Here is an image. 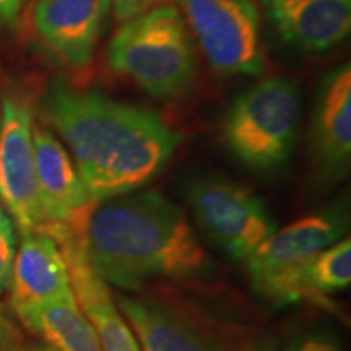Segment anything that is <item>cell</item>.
Wrapping results in <instances>:
<instances>
[{"mask_svg":"<svg viewBox=\"0 0 351 351\" xmlns=\"http://www.w3.org/2000/svg\"><path fill=\"white\" fill-rule=\"evenodd\" d=\"M106 62L112 72L160 101L189 95L199 70L197 44L181 10L171 3L124 21L108 44Z\"/></svg>","mask_w":351,"mask_h":351,"instance_id":"3","label":"cell"},{"mask_svg":"<svg viewBox=\"0 0 351 351\" xmlns=\"http://www.w3.org/2000/svg\"><path fill=\"white\" fill-rule=\"evenodd\" d=\"M82 243L108 285L137 291L150 280H200L213 275L186 213L158 191L129 192L96 205Z\"/></svg>","mask_w":351,"mask_h":351,"instance_id":"2","label":"cell"},{"mask_svg":"<svg viewBox=\"0 0 351 351\" xmlns=\"http://www.w3.org/2000/svg\"><path fill=\"white\" fill-rule=\"evenodd\" d=\"M16 252V234L12 218L0 205V295L8 288Z\"/></svg>","mask_w":351,"mask_h":351,"instance_id":"18","label":"cell"},{"mask_svg":"<svg viewBox=\"0 0 351 351\" xmlns=\"http://www.w3.org/2000/svg\"><path fill=\"white\" fill-rule=\"evenodd\" d=\"M307 153L319 186L343 181L351 161V67L330 70L317 85Z\"/></svg>","mask_w":351,"mask_h":351,"instance_id":"8","label":"cell"},{"mask_svg":"<svg viewBox=\"0 0 351 351\" xmlns=\"http://www.w3.org/2000/svg\"><path fill=\"white\" fill-rule=\"evenodd\" d=\"M163 0H109V5L112 8L114 16L117 21H124L134 19L140 13L147 12L148 8L160 5Z\"/></svg>","mask_w":351,"mask_h":351,"instance_id":"20","label":"cell"},{"mask_svg":"<svg viewBox=\"0 0 351 351\" xmlns=\"http://www.w3.org/2000/svg\"><path fill=\"white\" fill-rule=\"evenodd\" d=\"M351 283V239L341 238L327 249L263 280L252 289L275 307L301 301L322 302Z\"/></svg>","mask_w":351,"mask_h":351,"instance_id":"13","label":"cell"},{"mask_svg":"<svg viewBox=\"0 0 351 351\" xmlns=\"http://www.w3.org/2000/svg\"><path fill=\"white\" fill-rule=\"evenodd\" d=\"M12 351H59L52 346H46V345H28V346H21V348L12 350Z\"/></svg>","mask_w":351,"mask_h":351,"instance_id":"25","label":"cell"},{"mask_svg":"<svg viewBox=\"0 0 351 351\" xmlns=\"http://www.w3.org/2000/svg\"><path fill=\"white\" fill-rule=\"evenodd\" d=\"M44 119L72 152L91 204L135 192L166 168L181 134L152 109L57 78L41 99Z\"/></svg>","mask_w":351,"mask_h":351,"instance_id":"1","label":"cell"},{"mask_svg":"<svg viewBox=\"0 0 351 351\" xmlns=\"http://www.w3.org/2000/svg\"><path fill=\"white\" fill-rule=\"evenodd\" d=\"M269 19L288 46L326 52L350 36L351 0H301Z\"/></svg>","mask_w":351,"mask_h":351,"instance_id":"16","label":"cell"},{"mask_svg":"<svg viewBox=\"0 0 351 351\" xmlns=\"http://www.w3.org/2000/svg\"><path fill=\"white\" fill-rule=\"evenodd\" d=\"M301 2V0H262L263 8H265L267 15H274V13L283 10V8H288L295 3Z\"/></svg>","mask_w":351,"mask_h":351,"instance_id":"22","label":"cell"},{"mask_svg":"<svg viewBox=\"0 0 351 351\" xmlns=\"http://www.w3.org/2000/svg\"><path fill=\"white\" fill-rule=\"evenodd\" d=\"M252 351H278V346H276V341L274 339L267 337V339H262L258 341L252 348Z\"/></svg>","mask_w":351,"mask_h":351,"instance_id":"24","label":"cell"},{"mask_svg":"<svg viewBox=\"0 0 351 351\" xmlns=\"http://www.w3.org/2000/svg\"><path fill=\"white\" fill-rule=\"evenodd\" d=\"M16 315L52 348L59 351H101L95 328L82 313L73 295L46 304L26 307Z\"/></svg>","mask_w":351,"mask_h":351,"instance_id":"17","label":"cell"},{"mask_svg":"<svg viewBox=\"0 0 351 351\" xmlns=\"http://www.w3.org/2000/svg\"><path fill=\"white\" fill-rule=\"evenodd\" d=\"M33 147L39 197L47 225H62L82 236L95 205L75 163L56 135L38 122H33Z\"/></svg>","mask_w":351,"mask_h":351,"instance_id":"12","label":"cell"},{"mask_svg":"<svg viewBox=\"0 0 351 351\" xmlns=\"http://www.w3.org/2000/svg\"><path fill=\"white\" fill-rule=\"evenodd\" d=\"M300 119V85L287 77H269L232 99L223 122V138L245 168L274 173L291 160Z\"/></svg>","mask_w":351,"mask_h":351,"instance_id":"4","label":"cell"},{"mask_svg":"<svg viewBox=\"0 0 351 351\" xmlns=\"http://www.w3.org/2000/svg\"><path fill=\"white\" fill-rule=\"evenodd\" d=\"M348 230L350 207L345 199L276 230L245 261L251 287L324 251L345 238Z\"/></svg>","mask_w":351,"mask_h":351,"instance_id":"11","label":"cell"},{"mask_svg":"<svg viewBox=\"0 0 351 351\" xmlns=\"http://www.w3.org/2000/svg\"><path fill=\"white\" fill-rule=\"evenodd\" d=\"M283 351H343V348L330 332L309 330L293 339Z\"/></svg>","mask_w":351,"mask_h":351,"instance_id":"19","label":"cell"},{"mask_svg":"<svg viewBox=\"0 0 351 351\" xmlns=\"http://www.w3.org/2000/svg\"><path fill=\"white\" fill-rule=\"evenodd\" d=\"M43 232L49 234L62 251L72 293L82 313L95 328L101 351H140L135 333L117 307L116 300H112L108 283L88 261L82 236L62 225H47Z\"/></svg>","mask_w":351,"mask_h":351,"instance_id":"10","label":"cell"},{"mask_svg":"<svg viewBox=\"0 0 351 351\" xmlns=\"http://www.w3.org/2000/svg\"><path fill=\"white\" fill-rule=\"evenodd\" d=\"M186 199L197 225L234 262H245L276 231L265 202L251 189L218 174L200 176Z\"/></svg>","mask_w":351,"mask_h":351,"instance_id":"5","label":"cell"},{"mask_svg":"<svg viewBox=\"0 0 351 351\" xmlns=\"http://www.w3.org/2000/svg\"><path fill=\"white\" fill-rule=\"evenodd\" d=\"M8 288L15 313L73 295L62 251L49 234L21 232Z\"/></svg>","mask_w":351,"mask_h":351,"instance_id":"15","label":"cell"},{"mask_svg":"<svg viewBox=\"0 0 351 351\" xmlns=\"http://www.w3.org/2000/svg\"><path fill=\"white\" fill-rule=\"evenodd\" d=\"M140 351H228L221 340L191 315L153 298L117 296Z\"/></svg>","mask_w":351,"mask_h":351,"instance_id":"14","label":"cell"},{"mask_svg":"<svg viewBox=\"0 0 351 351\" xmlns=\"http://www.w3.org/2000/svg\"><path fill=\"white\" fill-rule=\"evenodd\" d=\"M12 339H13L12 327L8 326L7 320L0 315V351H5L8 348V345L12 343Z\"/></svg>","mask_w":351,"mask_h":351,"instance_id":"23","label":"cell"},{"mask_svg":"<svg viewBox=\"0 0 351 351\" xmlns=\"http://www.w3.org/2000/svg\"><path fill=\"white\" fill-rule=\"evenodd\" d=\"M0 200L20 231L47 225L39 197L33 147V114L20 96H3L0 111Z\"/></svg>","mask_w":351,"mask_h":351,"instance_id":"7","label":"cell"},{"mask_svg":"<svg viewBox=\"0 0 351 351\" xmlns=\"http://www.w3.org/2000/svg\"><path fill=\"white\" fill-rule=\"evenodd\" d=\"M23 0H0V28L15 25Z\"/></svg>","mask_w":351,"mask_h":351,"instance_id":"21","label":"cell"},{"mask_svg":"<svg viewBox=\"0 0 351 351\" xmlns=\"http://www.w3.org/2000/svg\"><path fill=\"white\" fill-rule=\"evenodd\" d=\"M192 38L219 75L263 72L261 15L252 0H176Z\"/></svg>","mask_w":351,"mask_h":351,"instance_id":"6","label":"cell"},{"mask_svg":"<svg viewBox=\"0 0 351 351\" xmlns=\"http://www.w3.org/2000/svg\"><path fill=\"white\" fill-rule=\"evenodd\" d=\"M109 10V0H33L29 29L57 62L83 69L93 60Z\"/></svg>","mask_w":351,"mask_h":351,"instance_id":"9","label":"cell"}]
</instances>
